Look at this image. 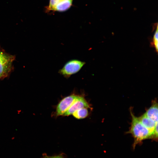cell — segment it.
Instances as JSON below:
<instances>
[{"mask_svg": "<svg viewBox=\"0 0 158 158\" xmlns=\"http://www.w3.org/2000/svg\"><path fill=\"white\" fill-rule=\"evenodd\" d=\"M130 110L132 121L130 130L127 133L131 134L134 138L133 146L135 149L136 145L141 143L143 140L147 139L154 140V138L153 133L144 126Z\"/></svg>", "mask_w": 158, "mask_h": 158, "instance_id": "1", "label": "cell"}, {"mask_svg": "<svg viewBox=\"0 0 158 158\" xmlns=\"http://www.w3.org/2000/svg\"><path fill=\"white\" fill-rule=\"evenodd\" d=\"M85 63V62L78 59L71 60L64 64L58 73L64 77L68 78L72 75L78 72Z\"/></svg>", "mask_w": 158, "mask_h": 158, "instance_id": "2", "label": "cell"}, {"mask_svg": "<svg viewBox=\"0 0 158 158\" xmlns=\"http://www.w3.org/2000/svg\"><path fill=\"white\" fill-rule=\"evenodd\" d=\"M14 57L0 49V79L6 77L10 72Z\"/></svg>", "mask_w": 158, "mask_h": 158, "instance_id": "3", "label": "cell"}, {"mask_svg": "<svg viewBox=\"0 0 158 158\" xmlns=\"http://www.w3.org/2000/svg\"><path fill=\"white\" fill-rule=\"evenodd\" d=\"M73 0H49L48 5L45 8L46 11L63 12L71 6Z\"/></svg>", "mask_w": 158, "mask_h": 158, "instance_id": "4", "label": "cell"}, {"mask_svg": "<svg viewBox=\"0 0 158 158\" xmlns=\"http://www.w3.org/2000/svg\"><path fill=\"white\" fill-rule=\"evenodd\" d=\"M78 96L73 94L62 99L58 104L56 107V116H59L63 115L69 108Z\"/></svg>", "mask_w": 158, "mask_h": 158, "instance_id": "5", "label": "cell"}, {"mask_svg": "<svg viewBox=\"0 0 158 158\" xmlns=\"http://www.w3.org/2000/svg\"><path fill=\"white\" fill-rule=\"evenodd\" d=\"M83 108H90V107L88 102L83 97L78 96L63 116H69L76 110Z\"/></svg>", "mask_w": 158, "mask_h": 158, "instance_id": "6", "label": "cell"}, {"mask_svg": "<svg viewBox=\"0 0 158 158\" xmlns=\"http://www.w3.org/2000/svg\"><path fill=\"white\" fill-rule=\"evenodd\" d=\"M146 116L156 123H158V103L153 101L151 106L145 113Z\"/></svg>", "mask_w": 158, "mask_h": 158, "instance_id": "7", "label": "cell"}, {"mask_svg": "<svg viewBox=\"0 0 158 158\" xmlns=\"http://www.w3.org/2000/svg\"><path fill=\"white\" fill-rule=\"evenodd\" d=\"M138 118L141 123L153 133L154 140H155L154 132L156 126L158 124V123L155 122L146 116L145 113Z\"/></svg>", "mask_w": 158, "mask_h": 158, "instance_id": "8", "label": "cell"}, {"mask_svg": "<svg viewBox=\"0 0 158 158\" xmlns=\"http://www.w3.org/2000/svg\"><path fill=\"white\" fill-rule=\"evenodd\" d=\"M88 113V108H83L76 110L72 115L77 119H81L87 117Z\"/></svg>", "mask_w": 158, "mask_h": 158, "instance_id": "9", "label": "cell"}, {"mask_svg": "<svg viewBox=\"0 0 158 158\" xmlns=\"http://www.w3.org/2000/svg\"><path fill=\"white\" fill-rule=\"evenodd\" d=\"M151 45L154 47L157 52L158 49V25H157V28L154 35L152 41L151 42Z\"/></svg>", "mask_w": 158, "mask_h": 158, "instance_id": "10", "label": "cell"}, {"mask_svg": "<svg viewBox=\"0 0 158 158\" xmlns=\"http://www.w3.org/2000/svg\"><path fill=\"white\" fill-rule=\"evenodd\" d=\"M41 158H66L64 154L62 153L58 155H55L52 156L48 155L46 153L43 154Z\"/></svg>", "mask_w": 158, "mask_h": 158, "instance_id": "11", "label": "cell"}]
</instances>
